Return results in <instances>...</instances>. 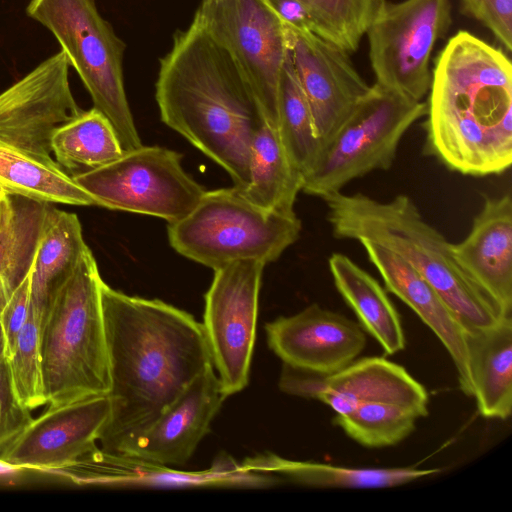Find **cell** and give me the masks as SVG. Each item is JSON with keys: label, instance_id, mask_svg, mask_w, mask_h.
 <instances>
[{"label": "cell", "instance_id": "obj_26", "mask_svg": "<svg viewBox=\"0 0 512 512\" xmlns=\"http://www.w3.org/2000/svg\"><path fill=\"white\" fill-rule=\"evenodd\" d=\"M0 221V313L30 275L48 210L52 204L2 194Z\"/></svg>", "mask_w": 512, "mask_h": 512}, {"label": "cell", "instance_id": "obj_3", "mask_svg": "<svg viewBox=\"0 0 512 512\" xmlns=\"http://www.w3.org/2000/svg\"><path fill=\"white\" fill-rule=\"evenodd\" d=\"M426 103L427 155L468 176L504 173L512 163V65L468 31L436 59Z\"/></svg>", "mask_w": 512, "mask_h": 512}, {"label": "cell", "instance_id": "obj_32", "mask_svg": "<svg viewBox=\"0 0 512 512\" xmlns=\"http://www.w3.org/2000/svg\"><path fill=\"white\" fill-rule=\"evenodd\" d=\"M314 24V33L346 52L357 50L378 0H297Z\"/></svg>", "mask_w": 512, "mask_h": 512}, {"label": "cell", "instance_id": "obj_20", "mask_svg": "<svg viewBox=\"0 0 512 512\" xmlns=\"http://www.w3.org/2000/svg\"><path fill=\"white\" fill-rule=\"evenodd\" d=\"M458 265L503 315L512 310V197L485 196L464 240L452 243Z\"/></svg>", "mask_w": 512, "mask_h": 512}, {"label": "cell", "instance_id": "obj_15", "mask_svg": "<svg viewBox=\"0 0 512 512\" xmlns=\"http://www.w3.org/2000/svg\"><path fill=\"white\" fill-rule=\"evenodd\" d=\"M111 411L108 395L48 405L0 450V459L41 473L69 465L98 448Z\"/></svg>", "mask_w": 512, "mask_h": 512}, {"label": "cell", "instance_id": "obj_4", "mask_svg": "<svg viewBox=\"0 0 512 512\" xmlns=\"http://www.w3.org/2000/svg\"><path fill=\"white\" fill-rule=\"evenodd\" d=\"M338 239H369L403 258L438 293L465 328L481 329L503 315L456 262L452 243L422 217L407 195L381 202L341 191L323 198Z\"/></svg>", "mask_w": 512, "mask_h": 512}, {"label": "cell", "instance_id": "obj_28", "mask_svg": "<svg viewBox=\"0 0 512 512\" xmlns=\"http://www.w3.org/2000/svg\"><path fill=\"white\" fill-rule=\"evenodd\" d=\"M55 161L70 176L102 167L124 151L109 120L94 107L59 126L51 138Z\"/></svg>", "mask_w": 512, "mask_h": 512}, {"label": "cell", "instance_id": "obj_16", "mask_svg": "<svg viewBox=\"0 0 512 512\" xmlns=\"http://www.w3.org/2000/svg\"><path fill=\"white\" fill-rule=\"evenodd\" d=\"M290 57L323 146L370 92L348 52L317 34L286 24Z\"/></svg>", "mask_w": 512, "mask_h": 512}, {"label": "cell", "instance_id": "obj_21", "mask_svg": "<svg viewBox=\"0 0 512 512\" xmlns=\"http://www.w3.org/2000/svg\"><path fill=\"white\" fill-rule=\"evenodd\" d=\"M358 241L380 273L387 291L408 305L445 346L457 370L461 391L473 396L465 328L435 289L403 258L372 240Z\"/></svg>", "mask_w": 512, "mask_h": 512}, {"label": "cell", "instance_id": "obj_5", "mask_svg": "<svg viewBox=\"0 0 512 512\" xmlns=\"http://www.w3.org/2000/svg\"><path fill=\"white\" fill-rule=\"evenodd\" d=\"M102 282L97 262L88 248L40 326L48 405L109 393Z\"/></svg>", "mask_w": 512, "mask_h": 512}, {"label": "cell", "instance_id": "obj_29", "mask_svg": "<svg viewBox=\"0 0 512 512\" xmlns=\"http://www.w3.org/2000/svg\"><path fill=\"white\" fill-rule=\"evenodd\" d=\"M277 131L290 160L304 180L315 166L322 145L290 53L280 81Z\"/></svg>", "mask_w": 512, "mask_h": 512}, {"label": "cell", "instance_id": "obj_41", "mask_svg": "<svg viewBox=\"0 0 512 512\" xmlns=\"http://www.w3.org/2000/svg\"><path fill=\"white\" fill-rule=\"evenodd\" d=\"M207 1H210V0H202V3H203V2H207Z\"/></svg>", "mask_w": 512, "mask_h": 512}, {"label": "cell", "instance_id": "obj_11", "mask_svg": "<svg viewBox=\"0 0 512 512\" xmlns=\"http://www.w3.org/2000/svg\"><path fill=\"white\" fill-rule=\"evenodd\" d=\"M196 12L232 56L266 123L277 129L280 81L289 54L286 24L268 0H210Z\"/></svg>", "mask_w": 512, "mask_h": 512}, {"label": "cell", "instance_id": "obj_9", "mask_svg": "<svg viewBox=\"0 0 512 512\" xmlns=\"http://www.w3.org/2000/svg\"><path fill=\"white\" fill-rule=\"evenodd\" d=\"M181 160L174 150L141 145L72 178L96 206L172 223L187 215L206 191L184 170Z\"/></svg>", "mask_w": 512, "mask_h": 512}, {"label": "cell", "instance_id": "obj_23", "mask_svg": "<svg viewBox=\"0 0 512 512\" xmlns=\"http://www.w3.org/2000/svg\"><path fill=\"white\" fill-rule=\"evenodd\" d=\"M88 248L78 216L52 204L30 273L31 308L40 326Z\"/></svg>", "mask_w": 512, "mask_h": 512}, {"label": "cell", "instance_id": "obj_24", "mask_svg": "<svg viewBox=\"0 0 512 512\" xmlns=\"http://www.w3.org/2000/svg\"><path fill=\"white\" fill-rule=\"evenodd\" d=\"M328 264L335 287L363 330L377 340L386 354L402 351L405 335L400 316L379 282L342 253H333Z\"/></svg>", "mask_w": 512, "mask_h": 512}, {"label": "cell", "instance_id": "obj_37", "mask_svg": "<svg viewBox=\"0 0 512 512\" xmlns=\"http://www.w3.org/2000/svg\"><path fill=\"white\" fill-rule=\"evenodd\" d=\"M283 22L289 26L314 33V24L297 0H268Z\"/></svg>", "mask_w": 512, "mask_h": 512}, {"label": "cell", "instance_id": "obj_7", "mask_svg": "<svg viewBox=\"0 0 512 512\" xmlns=\"http://www.w3.org/2000/svg\"><path fill=\"white\" fill-rule=\"evenodd\" d=\"M27 15L58 40L94 108L111 123L124 152L142 144L127 100L124 42L100 15L94 0H30Z\"/></svg>", "mask_w": 512, "mask_h": 512}, {"label": "cell", "instance_id": "obj_8", "mask_svg": "<svg viewBox=\"0 0 512 512\" xmlns=\"http://www.w3.org/2000/svg\"><path fill=\"white\" fill-rule=\"evenodd\" d=\"M426 113V103L377 84L323 146L302 191L324 198L356 178L389 169L407 130Z\"/></svg>", "mask_w": 512, "mask_h": 512}, {"label": "cell", "instance_id": "obj_25", "mask_svg": "<svg viewBox=\"0 0 512 512\" xmlns=\"http://www.w3.org/2000/svg\"><path fill=\"white\" fill-rule=\"evenodd\" d=\"M242 463L253 471L272 474L300 485L315 488L396 487L441 471L439 468L344 467L310 461L289 460L273 454L249 457Z\"/></svg>", "mask_w": 512, "mask_h": 512}, {"label": "cell", "instance_id": "obj_19", "mask_svg": "<svg viewBox=\"0 0 512 512\" xmlns=\"http://www.w3.org/2000/svg\"><path fill=\"white\" fill-rule=\"evenodd\" d=\"M228 396L213 366L198 375L140 436L121 452L167 466L184 465Z\"/></svg>", "mask_w": 512, "mask_h": 512}, {"label": "cell", "instance_id": "obj_12", "mask_svg": "<svg viewBox=\"0 0 512 512\" xmlns=\"http://www.w3.org/2000/svg\"><path fill=\"white\" fill-rule=\"evenodd\" d=\"M69 67L60 50L0 93V156L57 163L52 135L83 111L70 88Z\"/></svg>", "mask_w": 512, "mask_h": 512}, {"label": "cell", "instance_id": "obj_13", "mask_svg": "<svg viewBox=\"0 0 512 512\" xmlns=\"http://www.w3.org/2000/svg\"><path fill=\"white\" fill-rule=\"evenodd\" d=\"M264 263L238 261L214 271L201 323L225 394L249 382Z\"/></svg>", "mask_w": 512, "mask_h": 512}, {"label": "cell", "instance_id": "obj_22", "mask_svg": "<svg viewBox=\"0 0 512 512\" xmlns=\"http://www.w3.org/2000/svg\"><path fill=\"white\" fill-rule=\"evenodd\" d=\"M469 373L479 413L507 419L512 411V318L465 331Z\"/></svg>", "mask_w": 512, "mask_h": 512}, {"label": "cell", "instance_id": "obj_2", "mask_svg": "<svg viewBox=\"0 0 512 512\" xmlns=\"http://www.w3.org/2000/svg\"><path fill=\"white\" fill-rule=\"evenodd\" d=\"M155 88L162 122L243 189L253 137L266 121L232 56L197 12L160 59Z\"/></svg>", "mask_w": 512, "mask_h": 512}, {"label": "cell", "instance_id": "obj_10", "mask_svg": "<svg viewBox=\"0 0 512 512\" xmlns=\"http://www.w3.org/2000/svg\"><path fill=\"white\" fill-rule=\"evenodd\" d=\"M451 24L450 0L380 1L365 33L375 84L421 101L431 84L432 51Z\"/></svg>", "mask_w": 512, "mask_h": 512}, {"label": "cell", "instance_id": "obj_18", "mask_svg": "<svg viewBox=\"0 0 512 512\" xmlns=\"http://www.w3.org/2000/svg\"><path fill=\"white\" fill-rule=\"evenodd\" d=\"M265 331L283 364L324 375L350 365L366 345L359 323L318 304L267 323Z\"/></svg>", "mask_w": 512, "mask_h": 512}, {"label": "cell", "instance_id": "obj_17", "mask_svg": "<svg viewBox=\"0 0 512 512\" xmlns=\"http://www.w3.org/2000/svg\"><path fill=\"white\" fill-rule=\"evenodd\" d=\"M47 474L77 485L198 487L244 486L267 487L281 480L238 463L231 456L218 457L202 471H182L126 453H112L97 448L77 461L53 469Z\"/></svg>", "mask_w": 512, "mask_h": 512}, {"label": "cell", "instance_id": "obj_1", "mask_svg": "<svg viewBox=\"0 0 512 512\" xmlns=\"http://www.w3.org/2000/svg\"><path fill=\"white\" fill-rule=\"evenodd\" d=\"M101 302L112 411L98 441L119 453L213 362L203 326L191 314L104 281Z\"/></svg>", "mask_w": 512, "mask_h": 512}, {"label": "cell", "instance_id": "obj_30", "mask_svg": "<svg viewBox=\"0 0 512 512\" xmlns=\"http://www.w3.org/2000/svg\"><path fill=\"white\" fill-rule=\"evenodd\" d=\"M0 194L21 195L50 204L95 205L93 198L58 164L1 156Z\"/></svg>", "mask_w": 512, "mask_h": 512}, {"label": "cell", "instance_id": "obj_6", "mask_svg": "<svg viewBox=\"0 0 512 512\" xmlns=\"http://www.w3.org/2000/svg\"><path fill=\"white\" fill-rule=\"evenodd\" d=\"M302 229L295 213L264 209L235 186L205 191L183 218L168 223V240L180 255L214 271L238 261H276Z\"/></svg>", "mask_w": 512, "mask_h": 512}, {"label": "cell", "instance_id": "obj_35", "mask_svg": "<svg viewBox=\"0 0 512 512\" xmlns=\"http://www.w3.org/2000/svg\"><path fill=\"white\" fill-rule=\"evenodd\" d=\"M464 14L491 31L507 51L512 49V0H460Z\"/></svg>", "mask_w": 512, "mask_h": 512}, {"label": "cell", "instance_id": "obj_27", "mask_svg": "<svg viewBox=\"0 0 512 512\" xmlns=\"http://www.w3.org/2000/svg\"><path fill=\"white\" fill-rule=\"evenodd\" d=\"M303 178L290 160L276 128L264 123L250 148L249 181L242 194L252 203L280 213H295Z\"/></svg>", "mask_w": 512, "mask_h": 512}, {"label": "cell", "instance_id": "obj_38", "mask_svg": "<svg viewBox=\"0 0 512 512\" xmlns=\"http://www.w3.org/2000/svg\"><path fill=\"white\" fill-rule=\"evenodd\" d=\"M26 472H29V470L8 464L0 459V484L14 483Z\"/></svg>", "mask_w": 512, "mask_h": 512}, {"label": "cell", "instance_id": "obj_31", "mask_svg": "<svg viewBox=\"0 0 512 512\" xmlns=\"http://www.w3.org/2000/svg\"><path fill=\"white\" fill-rule=\"evenodd\" d=\"M421 416L415 410L391 403H366L350 413L336 414L333 423L362 446L381 448L408 437Z\"/></svg>", "mask_w": 512, "mask_h": 512}, {"label": "cell", "instance_id": "obj_34", "mask_svg": "<svg viewBox=\"0 0 512 512\" xmlns=\"http://www.w3.org/2000/svg\"><path fill=\"white\" fill-rule=\"evenodd\" d=\"M30 411L17 396L8 358L0 359V450L30 424Z\"/></svg>", "mask_w": 512, "mask_h": 512}, {"label": "cell", "instance_id": "obj_36", "mask_svg": "<svg viewBox=\"0 0 512 512\" xmlns=\"http://www.w3.org/2000/svg\"><path fill=\"white\" fill-rule=\"evenodd\" d=\"M31 309L30 275L12 293L3 310L0 320L3 325L9 356L15 348L18 336L28 318Z\"/></svg>", "mask_w": 512, "mask_h": 512}, {"label": "cell", "instance_id": "obj_42", "mask_svg": "<svg viewBox=\"0 0 512 512\" xmlns=\"http://www.w3.org/2000/svg\"><path fill=\"white\" fill-rule=\"evenodd\" d=\"M379 2L382 1V0H378Z\"/></svg>", "mask_w": 512, "mask_h": 512}, {"label": "cell", "instance_id": "obj_33", "mask_svg": "<svg viewBox=\"0 0 512 512\" xmlns=\"http://www.w3.org/2000/svg\"><path fill=\"white\" fill-rule=\"evenodd\" d=\"M8 362L21 403L30 410L47 404L40 353V323L32 308Z\"/></svg>", "mask_w": 512, "mask_h": 512}, {"label": "cell", "instance_id": "obj_14", "mask_svg": "<svg viewBox=\"0 0 512 512\" xmlns=\"http://www.w3.org/2000/svg\"><path fill=\"white\" fill-rule=\"evenodd\" d=\"M279 389L289 395L323 402L344 415L366 403H391L428 414V394L404 367L383 357L356 359L332 373L318 374L282 365Z\"/></svg>", "mask_w": 512, "mask_h": 512}, {"label": "cell", "instance_id": "obj_39", "mask_svg": "<svg viewBox=\"0 0 512 512\" xmlns=\"http://www.w3.org/2000/svg\"><path fill=\"white\" fill-rule=\"evenodd\" d=\"M9 357V350H8V343L6 334L3 328V325L0 320V359L2 358H8Z\"/></svg>", "mask_w": 512, "mask_h": 512}, {"label": "cell", "instance_id": "obj_40", "mask_svg": "<svg viewBox=\"0 0 512 512\" xmlns=\"http://www.w3.org/2000/svg\"><path fill=\"white\" fill-rule=\"evenodd\" d=\"M2 194H0V221H1V216H2Z\"/></svg>", "mask_w": 512, "mask_h": 512}]
</instances>
